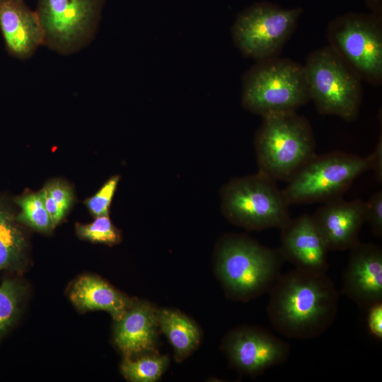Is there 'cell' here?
<instances>
[{
    "mask_svg": "<svg viewBox=\"0 0 382 382\" xmlns=\"http://www.w3.org/2000/svg\"><path fill=\"white\" fill-rule=\"evenodd\" d=\"M269 294L270 323L286 337L315 338L334 323L339 293L326 273L295 268L281 274Z\"/></svg>",
    "mask_w": 382,
    "mask_h": 382,
    "instance_id": "1",
    "label": "cell"
},
{
    "mask_svg": "<svg viewBox=\"0 0 382 382\" xmlns=\"http://www.w3.org/2000/svg\"><path fill=\"white\" fill-rule=\"evenodd\" d=\"M223 349L234 369L256 376L284 363L289 357L290 346L265 329L243 326L226 336Z\"/></svg>",
    "mask_w": 382,
    "mask_h": 382,
    "instance_id": "11",
    "label": "cell"
},
{
    "mask_svg": "<svg viewBox=\"0 0 382 382\" xmlns=\"http://www.w3.org/2000/svg\"><path fill=\"white\" fill-rule=\"evenodd\" d=\"M40 192L55 226L63 219L73 203L72 190L65 183L54 180L49 183Z\"/></svg>",
    "mask_w": 382,
    "mask_h": 382,
    "instance_id": "22",
    "label": "cell"
},
{
    "mask_svg": "<svg viewBox=\"0 0 382 382\" xmlns=\"http://www.w3.org/2000/svg\"><path fill=\"white\" fill-rule=\"evenodd\" d=\"M310 98L318 112L352 122L362 99L361 80L329 47L311 52L303 65Z\"/></svg>",
    "mask_w": 382,
    "mask_h": 382,
    "instance_id": "8",
    "label": "cell"
},
{
    "mask_svg": "<svg viewBox=\"0 0 382 382\" xmlns=\"http://www.w3.org/2000/svg\"><path fill=\"white\" fill-rule=\"evenodd\" d=\"M310 100L304 66L289 59L256 62L243 77L242 105L262 117L296 112Z\"/></svg>",
    "mask_w": 382,
    "mask_h": 382,
    "instance_id": "4",
    "label": "cell"
},
{
    "mask_svg": "<svg viewBox=\"0 0 382 382\" xmlns=\"http://www.w3.org/2000/svg\"><path fill=\"white\" fill-rule=\"evenodd\" d=\"M262 118L255 137L259 172L274 181H288L316 154L311 127L296 112Z\"/></svg>",
    "mask_w": 382,
    "mask_h": 382,
    "instance_id": "3",
    "label": "cell"
},
{
    "mask_svg": "<svg viewBox=\"0 0 382 382\" xmlns=\"http://www.w3.org/2000/svg\"><path fill=\"white\" fill-rule=\"evenodd\" d=\"M370 170H372L376 179L381 183L382 180V138L381 134L374 151L369 156Z\"/></svg>",
    "mask_w": 382,
    "mask_h": 382,
    "instance_id": "28",
    "label": "cell"
},
{
    "mask_svg": "<svg viewBox=\"0 0 382 382\" xmlns=\"http://www.w3.org/2000/svg\"><path fill=\"white\" fill-rule=\"evenodd\" d=\"M116 321L114 340L125 357L156 353L157 310L146 301H133Z\"/></svg>",
    "mask_w": 382,
    "mask_h": 382,
    "instance_id": "16",
    "label": "cell"
},
{
    "mask_svg": "<svg viewBox=\"0 0 382 382\" xmlns=\"http://www.w3.org/2000/svg\"><path fill=\"white\" fill-rule=\"evenodd\" d=\"M382 16L350 12L334 18L328 27L329 47L361 80L382 82Z\"/></svg>",
    "mask_w": 382,
    "mask_h": 382,
    "instance_id": "7",
    "label": "cell"
},
{
    "mask_svg": "<svg viewBox=\"0 0 382 382\" xmlns=\"http://www.w3.org/2000/svg\"><path fill=\"white\" fill-rule=\"evenodd\" d=\"M280 230V249L285 260L291 262L296 268L326 273L329 250L311 215L304 214L291 219Z\"/></svg>",
    "mask_w": 382,
    "mask_h": 382,
    "instance_id": "14",
    "label": "cell"
},
{
    "mask_svg": "<svg viewBox=\"0 0 382 382\" xmlns=\"http://www.w3.org/2000/svg\"><path fill=\"white\" fill-rule=\"evenodd\" d=\"M16 221L0 204V271L18 266L24 255L25 241Z\"/></svg>",
    "mask_w": 382,
    "mask_h": 382,
    "instance_id": "19",
    "label": "cell"
},
{
    "mask_svg": "<svg viewBox=\"0 0 382 382\" xmlns=\"http://www.w3.org/2000/svg\"><path fill=\"white\" fill-rule=\"evenodd\" d=\"M70 299L81 311L101 310L119 320L132 304L127 296L104 280L93 275H83L73 284Z\"/></svg>",
    "mask_w": 382,
    "mask_h": 382,
    "instance_id": "17",
    "label": "cell"
},
{
    "mask_svg": "<svg viewBox=\"0 0 382 382\" xmlns=\"http://www.w3.org/2000/svg\"><path fill=\"white\" fill-rule=\"evenodd\" d=\"M159 328L172 345L175 359L180 361L199 345L200 333L197 325L183 313L173 309L157 311Z\"/></svg>",
    "mask_w": 382,
    "mask_h": 382,
    "instance_id": "18",
    "label": "cell"
},
{
    "mask_svg": "<svg viewBox=\"0 0 382 382\" xmlns=\"http://www.w3.org/2000/svg\"><path fill=\"white\" fill-rule=\"evenodd\" d=\"M284 261L280 248L265 247L243 235H228L218 245L215 270L228 297L248 301L269 293Z\"/></svg>",
    "mask_w": 382,
    "mask_h": 382,
    "instance_id": "2",
    "label": "cell"
},
{
    "mask_svg": "<svg viewBox=\"0 0 382 382\" xmlns=\"http://www.w3.org/2000/svg\"><path fill=\"white\" fill-rule=\"evenodd\" d=\"M0 30L7 52L27 59L44 45V33L35 10L24 0H0Z\"/></svg>",
    "mask_w": 382,
    "mask_h": 382,
    "instance_id": "15",
    "label": "cell"
},
{
    "mask_svg": "<svg viewBox=\"0 0 382 382\" xmlns=\"http://www.w3.org/2000/svg\"><path fill=\"white\" fill-rule=\"evenodd\" d=\"M370 170L369 157L335 151L315 154L282 190L289 204L327 202L340 197L362 173Z\"/></svg>",
    "mask_w": 382,
    "mask_h": 382,
    "instance_id": "5",
    "label": "cell"
},
{
    "mask_svg": "<svg viewBox=\"0 0 382 382\" xmlns=\"http://www.w3.org/2000/svg\"><path fill=\"white\" fill-rule=\"evenodd\" d=\"M371 13L382 16V0H364Z\"/></svg>",
    "mask_w": 382,
    "mask_h": 382,
    "instance_id": "29",
    "label": "cell"
},
{
    "mask_svg": "<svg viewBox=\"0 0 382 382\" xmlns=\"http://www.w3.org/2000/svg\"><path fill=\"white\" fill-rule=\"evenodd\" d=\"M366 311V326L370 335L382 340V301L372 304Z\"/></svg>",
    "mask_w": 382,
    "mask_h": 382,
    "instance_id": "27",
    "label": "cell"
},
{
    "mask_svg": "<svg viewBox=\"0 0 382 382\" xmlns=\"http://www.w3.org/2000/svg\"><path fill=\"white\" fill-rule=\"evenodd\" d=\"M366 221L371 226L373 234L382 236V191L378 190L364 202Z\"/></svg>",
    "mask_w": 382,
    "mask_h": 382,
    "instance_id": "26",
    "label": "cell"
},
{
    "mask_svg": "<svg viewBox=\"0 0 382 382\" xmlns=\"http://www.w3.org/2000/svg\"><path fill=\"white\" fill-rule=\"evenodd\" d=\"M271 2L254 4L242 11L231 28L235 46L256 62L277 57L303 13Z\"/></svg>",
    "mask_w": 382,
    "mask_h": 382,
    "instance_id": "9",
    "label": "cell"
},
{
    "mask_svg": "<svg viewBox=\"0 0 382 382\" xmlns=\"http://www.w3.org/2000/svg\"><path fill=\"white\" fill-rule=\"evenodd\" d=\"M169 362L167 356H146L133 360L125 357L122 365L123 376L133 382H154L160 379Z\"/></svg>",
    "mask_w": 382,
    "mask_h": 382,
    "instance_id": "20",
    "label": "cell"
},
{
    "mask_svg": "<svg viewBox=\"0 0 382 382\" xmlns=\"http://www.w3.org/2000/svg\"><path fill=\"white\" fill-rule=\"evenodd\" d=\"M119 179L117 175L110 178L94 195L85 201L88 210L96 217L108 215Z\"/></svg>",
    "mask_w": 382,
    "mask_h": 382,
    "instance_id": "25",
    "label": "cell"
},
{
    "mask_svg": "<svg viewBox=\"0 0 382 382\" xmlns=\"http://www.w3.org/2000/svg\"><path fill=\"white\" fill-rule=\"evenodd\" d=\"M104 0H37L44 45L68 55L86 47L98 31Z\"/></svg>",
    "mask_w": 382,
    "mask_h": 382,
    "instance_id": "10",
    "label": "cell"
},
{
    "mask_svg": "<svg viewBox=\"0 0 382 382\" xmlns=\"http://www.w3.org/2000/svg\"><path fill=\"white\" fill-rule=\"evenodd\" d=\"M16 203L21 208L16 217L17 221L40 231L47 232L54 227L40 192L19 197L16 199Z\"/></svg>",
    "mask_w": 382,
    "mask_h": 382,
    "instance_id": "21",
    "label": "cell"
},
{
    "mask_svg": "<svg viewBox=\"0 0 382 382\" xmlns=\"http://www.w3.org/2000/svg\"><path fill=\"white\" fill-rule=\"evenodd\" d=\"M311 217L328 250H346L359 241L366 222L364 202L340 197L323 203Z\"/></svg>",
    "mask_w": 382,
    "mask_h": 382,
    "instance_id": "13",
    "label": "cell"
},
{
    "mask_svg": "<svg viewBox=\"0 0 382 382\" xmlns=\"http://www.w3.org/2000/svg\"><path fill=\"white\" fill-rule=\"evenodd\" d=\"M23 295V288L13 280L6 279L0 285V337L16 320Z\"/></svg>",
    "mask_w": 382,
    "mask_h": 382,
    "instance_id": "23",
    "label": "cell"
},
{
    "mask_svg": "<svg viewBox=\"0 0 382 382\" xmlns=\"http://www.w3.org/2000/svg\"><path fill=\"white\" fill-rule=\"evenodd\" d=\"M349 250L342 293L366 309L382 301V250L374 243L359 241Z\"/></svg>",
    "mask_w": 382,
    "mask_h": 382,
    "instance_id": "12",
    "label": "cell"
},
{
    "mask_svg": "<svg viewBox=\"0 0 382 382\" xmlns=\"http://www.w3.org/2000/svg\"><path fill=\"white\" fill-rule=\"evenodd\" d=\"M221 199L228 219L248 230L281 228L291 219L282 190L260 172L232 180L222 190Z\"/></svg>",
    "mask_w": 382,
    "mask_h": 382,
    "instance_id": "6",
    "label": "cell"
},
{
    "mask_svg": "<svg viewBox=\"0 0 382 382\" xmlns=\"http://www.w3.org/2000/svg\"><path fill=\"white\" fill-rule=\"evenodd\" d=\"M77 234L91 242L113 245L120 241V234L113 226L108 215L96 216L88 224H77Z\"/></svg>",
    "mask_w": 382,
    "mask_h": 382,
    "instance_id": "24",
    "label": "cell"
}]
</instances>
